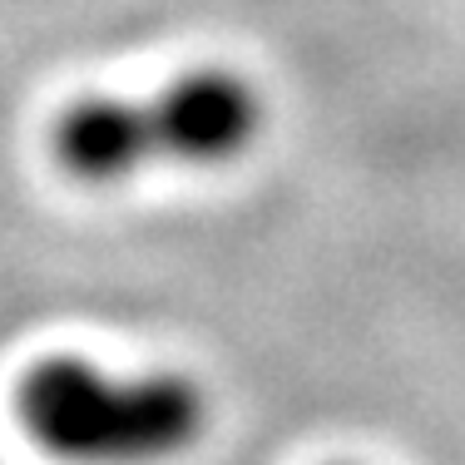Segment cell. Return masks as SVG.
I'll return each mask as SVG.
<instances>
[{
	"label": "cell",
	"mask_w": 465,
	"mask_h": 465,
	"mask_svg": "<svg viewBox=\"0 0 465 465\" xmlns=\"http://www.w3.org/2000/svg\"><path fill=\"white\" fill-rule=\"evenodd\" d=\"M262 129V99L228 70H198L153 99H84L50 134L54 163L74 179L109 183L153 163L238 159Z\"/></svg>",
	"instance_id": "1"
},
{
	"label": "cell",
	"mask_w": 465,
	"mask_h": 465,
	"mask_svg": "<svg viewBox=\"0 0 465 465\" xmlns=\"http://www.w3.org/2000/svg\"><path fill=\"white\" fill-rule=\"evenodd\" d=\"M25 430L74 465H153L203 436V391L183 376H109L90 361H40L15 391Z\"/></svg>",
	"instance_id": "2"
}]
</instances>
